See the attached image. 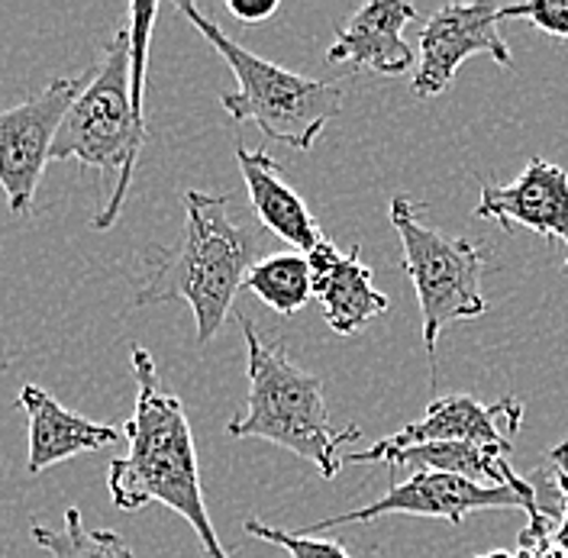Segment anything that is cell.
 <instances>
[{"mask_svg": "<svg viewBox=\"0 0 568 558\" xmlns=\"http://www.w3.org/2000/svg\"><path fill=\"white\" fill-rule=\"evenodd\" d=\"M130 365L136 382V407L123 426L126 455L116 458L106 471L110 500L120 510L162 504L187 520L204 556L230 558L204 504L201 465L184 404L162 387L152 352L133 346Z\"/></svg>", "mask_w": 568, "mask_h": 558, "instance_id": "1", "label": "cell"}, {"mask_svg": "<svg viewBox=\"0 0 568 558\" xmlns=\"http://www.w3.org/2000/svg\"><path fill=\"white\" fill-rule=\"evenodd\" d=\"M262 248L265 236L233 220L226 194L184 191V233L162 252V258L152 262L133 304L152 307L184 301L194 314L197 343H211L233 311V301Z\"/></svg>", "mask_w": 568, "mask_h": 558, "instance_id": "2", "label": "cell"}, {"mask_svg": "<svg viewBox=\"0 0 568 558\" xmlns=\"http://www.w3.org/2000/svg\"><path fill=\"white\" fill-rule=\"evenodd\" d=\"M240 329L246 336L248 397L243 414L226 423V433L282 446L311 461L323 478H336L343 468L339 446L362 439V429H336L317 375L297 368L278 343H265L248 316H240Z\"/></svg>", "mask_w": 568, "mask_h": 558, "instance_id": "3", "label": "cell"}, {"mask_svg": "<svg viewBox=\"0 0 568 558\" xmlns=\"http://www.w3.org/2000/svg\"><path fill=\"white\" fill-rule=\"evenodd\" d=\"M133 65H130V23H120L104 45L101 65L91 69L88 88L65 113L55 142V162H81L104 175H116L113 194L94 216V230L106 233L130 194L133 172L145 145V110L133 101Z\"/></svg>", "mask_w": 568, "mask_h": 558, "instance_id": "4", "label": "cell"}, {"mask_svg": "<svg viewBox=\"0 0 568 558\" xmlns=\"http://www.w3.org/2000/svg\"><path fill=\"white\" fill-rule=\"evenodd\" d=\"M178 13L211 42L236 78V91L223 94L220 104L233 123H255L268 140L284 142L297 152H311L329 120L343 110V88L287 71L268 59H258L223 33L204 10L181 0Z\"/></svg>", "mask_w": 568, "mask_h": 558, "instance_id": "5", "label": "cell"}, {"mask_svg": "<svg viewBox=\"0 0 568 558\" xmlns=\"http://www.w3.org/2000/svg\"><path fill=\"white\" fill-rule=\"evenodd\" d=\"M426 204L397 194L390 201V226L404 245V272L414 281L420 319H424V346L436 355L439 333L449 323L475 319L488 311L481 294V275L488 268V248L453 240L439 230L424 226L420 213Z\"/></svg>", "mask_w": 568, "mask_h": 558, "instance_id": "6", "label": "cell"}, {"mask_svg": "<svg viewBox=\"0 0 568 558\" xmlns=\"http://www.w3.org/2000/svg\"><path fill=\"white\" fill-rule=\"evenodd\" d=\"M88 74L55 78L45 91L23 104L0 110V187L17 216H30L36 187L52 159V142L78 94L88 88Z\"/></svg>", "mask_w": 568, "mask_h": 558, "instance_id": "7", "label": "cell"}, {"mask_svg": "<svg viewBox=\"0 0 568 558\" xmlns=\"http://www.w3.org/2000/svg\"><path fill=\"white\" fill-rule=\"evenodd\" d=\"M478 510H524L530 517L532 532H546L552 529L549 520H542L530 507V500L524 494L510 488H485L465 478H453V475H410L407 481H390V488L372 500L368 507H358L349 514H336L311 524L304 532L317 536L323 529H336V526L349 524H375L382 517H394V514H407V517H429V520H446V524L459 526L468 514Z\"/></svg>", "mask_w": 568, "mask_h": 558, "instance_id": "8", "label": "cell"}, {"mask_svg": "<svg viewBox=\"0 0 568 558\" xmlns=\"http://www.w3.org/2000/svg\"><path fill=\"white\" fill-rule=\"evenodd\" d=\"M524 423V404L514 397H504L497 404H478L468 394H449L436 397L426 414L417 423L404 426L388 439H378L375 446L362 453L343 455V465H368V461H385L388 455L426 446V443H471L497 453H514V439Z\"/></svg>", "mask_w": 568, "mask_h": 558, "instance_id": "9", "label": "cell"}, {"mask_svg": "<svg viewBox=\"0 0 568 558\" xmlns=\"http://www.w3.org/2000/svg\"><path fill=\"white\" fill-rule=\"evenodd\" d=\"M500 7L491 3H446L426 20L417 49L410 91L417 98H439L449 91L465 59L491 55L497 65L514 69L507 39L500 35Z\"/></svg>", "mask_w": 568, "mask_h": 558, "instance_id": "10", "label": "cell"}, {"mask_svg": "<svg viewBox=\"0 0 568 558\" xmlns=\"http://www.w3.org/2000/svg\"><path fill=\"white\" fill-rule=\"evenodd\" d=\"M475 216L495 220L504 230L527 226L546 240H559L568 252V172L546 159H530L514 184L481 181Z\"/></svg>", "mask_w": 568, "mask_h": 558, "instance_id": "11", "label": "cell"}, {"mask_svg": "<svg viewBox=\"0 0 568 558\" xmlns=\"http://www.w3.org/2000/svg\"><path fill=\"white\" fill-rule=\"evenodd\" d=\"M417 20V7L404 0L362 3L326 52L329 65H353L375 74H404L414 69V49L404 39V27Z\"/></svg>", "mask_w": 568, "mask_h": 558, "instance_id": "12", "label": "cell"}, {"mask_svg": "<svg viewBox=\"0 0 568 558\" xmlns=\"http://www.w3.org/2000/svg\"><path fill=\"white\" fill-rule=\"evenodd\" d=\"M314 272V297L323 307V319L336 336H353L368 319L382 316L390 301L375 287L372 268L362 262V248L339 252L329 240L307 255Z\"/></svg>", "mask_w": 568, "mask_h": 558, "instance_id": "13", "label": "cell"}, {"mask_svg": "<svg viewBox=\"0 0 568 558\" xmlns=\"http://www.w3.org/2000/svg\"><path fill=\"white\" fill-rule=\"evenodd\" d=\"M23 414L30 419V455L27 471L42 475L59 461H69L81 453H98L113 443H120L123 429L106 426L98 419L81 417L69 407H62L49 390L39 384H27L17 397Z\"/></svg>", "mask_w": 568, "mask_h": 558, "instance_id": "14", "label": "cell"}, {"mask_svg": "<svg viewBox=\"0 0 568 558\" xmlns=\"http://www.w3.org/2000/svg\"><path fill=\"white\" fill-rule=\"evenodd\" d=\"M236 162L262 230L278 236L282 243L294 245L297 252L311 255L326 236L320 230L317 216L304 204V197L287 184L282 165L265 149H246V145H236Z\"/></svg>", "mask_w": 568, "mask_h": 558, "instance_id": "15", "label": "cell"}, {"mask_svg": "<svg viewBox=\"0 0 568 558\" xmlns=\"http://www.w3.org/2000/svg\"><path fill=\"white\" fill-rule=\"evenodd\" d=\"M246 291H252L275 314L294 316L314 297V272L304 252H275L248 268Z\"/></svg>", "mask_w": 568, "mask_h": 558, "instance_id": "16", "label": "cell"}, {"mask_svg": "<svg viewBox=\"0 0 568 558\" xmlns=\"http://www.w3.org/2000/svg\"><path fill=\"white\" fill-rule=\"evenodd\" d=\"M30 536L39 549H45L52 558H136V552L123 542L120 532L113 529H88L81 520V510H65V526L49 529L33 524Z\"/></svg>", "mask_w": 568, "mask_h": 558, "instance_id": "17", "label": "cell"}, {"mask_svg": "<svg viewBox=\"0 0 568 558\" xmlns=\"http://www.w3.org/2000/svg\"><path fill=\"white\" fill-rule=\"evenodd\" d=\"M243 529L248 536L262 539V542L282 546L291 558H353L339 539H320V536H311V532H287V529L262 524V520H246Z\"/></svg>", "mask_w": 568, "mask_h": 558, "instance_id": "18", "label": "cell"}, {"mask_svg": "<svg viewBox=\"0 0 568 558\" xmlns=\"http://www.w3.org/2000/svg\"><path fill=\"white\" fill-rule=\"evenodd\" d=\"M500 20H530L536 30L568 39V0H527V3H507L497 10Z\"/></svg>", "mask_w": 568, "mask_h": 558, "instance_id": "19", "label": "cell"}, {"mask_svg": "<svg viewBox=\"0 0 568 558\" xmlns=\"http://www.w3.org/2000/svg\"><path fill=\"white\" fill-rule=\"evenodd\" d=\"M226 10L243 23H265L278 13V0H226Z\"/></svg>", "mask_w": 568, "mask_h": 558, "instance_id": "20", "label": "cell"}, {"mask_svg": "<svg viewBox=\"0 0 568 558\" xmlns=\"http://www.w3.org/2000/svg\"><path fill=\"white\" fill-rule=\"evenodd\" d=\"M478 558H520V556H514V552H488V556H478Z\"/></svg>", "mask_w": 568, "mask_h": 558, "instance_id": "21", "label": "cell"}]
</instances>
